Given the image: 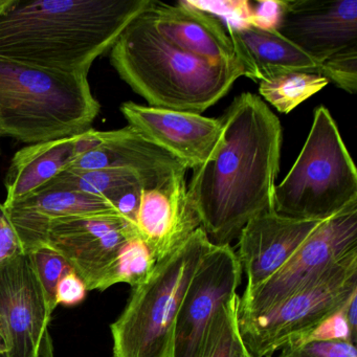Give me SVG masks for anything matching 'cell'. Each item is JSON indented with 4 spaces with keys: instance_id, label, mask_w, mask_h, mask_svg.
I'll return each instance as SVG.
<instances>
[{
    "instance_id": "3",
    "label": "cell",
    "mask_w": 357,
    "mask_h": 357,
    "mask_svg": "<svg viewBox=\"0 0 357 357\" xmlns=\"http://www.w3.org/2000/svg\"><path fill=\"white\" fill-rule=\"evenodd\" d=\"M148 8L109 52L120 78L150 107L202 114L246 77L241 61L214 66L175 47L156 31Z\"/></svg>"
},
{
    "instance_id": "22",
    "label": "cell",
    "mask_w": 357,
    "mask_h": 357,
    "mask_svg": "<svg viewBox=\"0 0 357 357\" xmlns=\"http://www.w3.org/2000/svg\"><path fill=\"white\" fill-rule=\"evenodd\" d=\"M328 84L329 81L319 74L289 72L261 80L259 93L277 112L287 114Z\"/></svg>"
},
{
    "instance_id": "8",
    "label": "cell",
    "mask_w": 357,
    "mask_h": 357,
    "mask_svg": "<svg viewBox=\"0 0 357 357\" xmlns=\"http://www.w3.org/2000/svg\"><path fill=\"white\" fill-rule=\"evenodd\" d=\"M53 312L30 254L0 261L1 356L54 357Z\"/></svg>"
},
{
    "instance_id": "23",
    "label": "cell",
    "mask_w": 357,
    "mask_h": 357,
    "mask_svg": "<svg viewBox=\"0 0 357 357\" xmlns=\"http://www.w3.org/2000/svg\"><path fill=\"white\" fill-rule=\"evenodd\" d=\"M240 296H231L217 309L208 326L202 357H231L239 336Z\"/></svg>"
},
{
    "instance_id": "24",
    "label": "cell",
    "mask_w": 357,
    "mask_h": 357,
    "mask_svg": "<svg viewBox=\"0 0 357 357\" xmlns=\"http://www.w3.org/2000/svg\"><path fill=\"white\" fill-rule=\"evenodd\" d=\"M149 246L139 236L131 238L119 254L116 266V284H129L132 288L143 284L158 263Z\"/></svg>"
},
{
    "instance_id": "10",
    "label": "cell",
    "mask_w": 357,
    "mask_h": 357,
    "mask_svg": "<svg viewBox=\"0 0 357 357\" xmlns=\"http://www.w3.org/2000/svg\"><path fill=\"white\" fill-rule=\"evenodd\" d=\"M137 236V227L119 215L72 217L50 225L43 248L60 255L87 290L104 291L116 285L119 254Z\"/></svg>"
},
{
    "instance_id": "4",
    "label": "cell",
    "mask_w": 357,
    "mask_h": 357,
    "mask_svg": "<svg viewBox=\"0 0 357 357\" xmlns=\"http://www.w3.org/2000/svg\"><path fill=\"white\" fill-rule=\"evenodd\" d=\"M100 109L87 75L0 57V137L33 145L81 135Z\"/></svg>"
},
{
    "instance_id": "28",
    "label": "cell",
    "mask_w": 357,
    "mask_h": 357,
    "mask_svg": "<svg viewBox=\"0 0 357 357\" xmlns=\"http://www.w3.org/2000/svg\"><path fill=\"white\" fill-rule=\"evenodd\" d=\"M192 7L218 17L223 24L235 29L252 26V6L250 1H198L187 0Z\"/></svg>"
},
{
    "instance_id": "35",
    "label": "cell",
    "mask_w": 357,
    "mask_h": 357,
    "mask_svg": "<svg viewBox=\"0 0 357 357\" xmlns=\"http://www.w3.org/2000/svg\"><path fill=\"white\" fill-rule=\"evenodd\" d=\"M0 357H3V356H1V353H0Z\"/></svg>"
},
{
    "instance_id": "31",
    "label": "cell",
    "mask_w": 357,
    "mask_h": 357,
    "mask_svg": "<svg viewBox=\"0 0 357 357\" xmlns=\"http://www.w3.org/2000/svg\"><path fill=\"white\" fill-rule=\"evenodd\" d=\"M252 26L262 30H277L284 11V1L262 0L252 7Z\"/></svg>"
},
{
    "instance_id": "7",
    "label": "cell",
    "mask_w": 357,
    "mask_h": 357,
    "mask_svg": "<svg viewBox=\"0 0 357 357\" xmlns=\"http://www.w3.org/2000/svg\"><path fill=\"white\" fill-rule=\"evenodd\" d=\"M356 289L354 252L273 308L239 319L242 342L255 357H269L342 308Z\"/></svg>"
},
{
    "instance_id": "19",
    "label": "cell",
    "mask_w": 357,
    "mask_h": 357,
    "mask_svg": "<svg viewBox=\"0 0 357 357\" xmlns=\"http://www.w3.org/2000/svg\"><path fill=\"white\" fill-rule=\"evenodd\" d=\"M99 131L85 132L63 139L33 144L16 152L5 178L6 202L9 206L47 185L82 154L98 144Z\"/></svg>"
},
{
    "instance_id": "14",
    "label": "cell",
    "mask_w": 357,
    "mask_h": 357,
    "mask_svg": "<svg viewBox=\"0 0 357 357\" xmlns=\"http://www.w3.org/2000/svg\"><path fill=\"white\" fill-rule=\"evenodd\" d=\"M325 220L263 213L246 223L238 237L237 257L248 279L243 294L268 281Z\"/></svg>"
},
{
    "instance_id": "26",
    "label": "cell",
    "mask_w": 357,
    "mask_h": 357,
    "mask_svg": "<svg viewBox=\"0 0 357 357\" xmlns=\"http://www.w3.org/2000/svg\"><path fill=\"white\" fill-rule=\"evenodd\" d=\"M347 302L333 314L329 315L310 329L305 331L304 333L296 336L294 340H290L286 346H296V344H305V342H321V340H347V342L356 344L357 337L353 335L350 327L347 323Z\"/></svg>"
},
{
    "instance_id": "21",
    "label": "cell",
    "mask_w": 357,
    "mask_h": 357,
    "mask_svg": "<svg viewBox=\"0 0 357 357\" xmlns=\"http://www.w3.org/2000/svg\"><path fill=\"white\" fill-rule=\"evenodd\" d=\"M147 185L141 175L125 169L99 170H66L37 191H74L96 197L114 200L128 190ZM36 191V192H37Z\"/></svg>"
},
{
    "instance_id": "29",
    "label": "cell",
    "mask_w": 357,
    "mask_h": 357,
    "mask_svg": "<svg viewBox=\"0 0 357 357\" xmlns=\"http://www.w3.org/2000/svg\"><path fill=\"white\" fill-rule=\"evenodd\" d=\"M277 357H357V349L347 340H321L283 347Z\"/></svg>"
},
{
    "instance_id": "20",
    "label": "cell",
    "mask_w": 357,
    "mask_h": 357,
    "mask_svg": "<svg viewBox=\"0 0 357 357\" xmlns=\"http://www.w3.org/2000/svg\"><path fill=\"white\" fill-rule=\"evenodd\" d=\"M233 41L236 55L243 64L246 77L263 79L289 72L319 74L321 62L296 47L277 30L255 26L235 29L225 24Z\"/></svg>"
},
{
    "instance_id": "5",
    "label": "cell",
    "mask_w": 357,
    "mask_h": 357,
    "mask_svg": "<svg viewBox=\"0 0 357 357\" xmlns=\"http://www.w3.org/2000/svg\"><path fill=\"white\" fill-rule=\"evenodd\" d=\"M213 243L202 227L150 277L133 288L119 319L110 326L114 357H169L173 326L188 287Z\"/></svg>"
},
{
    "instance_id": "1",
    "label": "cell",
    "mask_w": 357,
    "mask_h": 357,
    "mask_svg": "<svg viewBox=\"0 0 357 357\" xmlns=\"http://www.w3.org/2000/svg\"><path fill=\"white\" fill-rule=\"evenodd\" d=\"M220 120L218 147L194 169L188 192L210 241L227 245L248 221L275 211L283 129L265 101L252 93L236 97Z\"/></svg>"
},
{
    "instance_id": "9",
    "label": "cell",
    "mask_w": 357,
    "mask_h": 357,
    "mask_svg": "<svg viewBox=\"0 0 357 357\" xmlns=\"http://www.w3.org/2000/svg\"><path fill=\"white\" fill-rule=\"evenodd\" d=\"M357 252V202L326 219L268 281L240 298L239 319L260 314Z\"/></svg>"
},
{
    "instance_id": "33",
    "label": "cell",
    "mask_w": 357,
    "mask_h": 357,
    "mask_svg": "<svg viewBox=\"0 0 357 357\" xmlns=\"http://www.w3.org/2000/svg\"><path fill=\"white\" fill-rule=\"evenodd\" d=\"M346 319L353 335L357 337V289L353 291L346 304Z\"/></svg>"
},
{
    "instance_id": "25",
    "label": "cell",
    "mask_w": 357,
    "mask_h": 357,
    "mask_svg": "<svg viewBox=\"0 0 357 357\" xmlns=\"http://www.w3.org/2000/svg\"><path fill=\"white\" fill-rule=\"evenodd\" d=\"M319 75L338 89L354 95L357 91V47L335 54L321 62Z\"/></svg>"
},
{
    "instance_id": "17",
    "label": "cell",
    "mask_w": 357,
    "mask_h": 357,
    "mask_svg": "<svg viewBox=\"0 0 357 357\" xmlns=\"http://www.w3.org/2000/svg\"><path fill=\"white\" fill-rule=\"evenodd\" d=\"M148 12L156 31L178 49L214 66L240 61L225 24L187 0L173 5L151 0Z\"/></svg>"
},
{
    "instance_id": "2",
    "label": "cell",
    "mask_w": 357,
    "mask_h": 357,
    "mask_svg": "<svg viewBox=\"0 0 357 357\" xmlns=\"http://www.w3.org/2000/svg\"><path fill=\"white\" fill-rule=\"evenodd\" d=\"M151 0H0V57L89 75Z\"/></svg>"
},
{
    "instance_id": "16",
    "label": "cell",
    "mask_w": 357,
    "mask_h": 357,
    "mask_svg": "<svg viewBox=\"0 0 357 357\" xmlns=\"http://www.w3.org/2000/svg\"><path fill=\"white\" fill-rule=\"evenodd\" d=\"M3 206L24 254L45 245L54 221L72 217L121 216L110 200L74 191H37Z\"/></svg>"
},
{
    "instance_id": "32",
    "label": "cell",
    "mask_w": 357,
    "mask_h": 357,
    "mask_svg": "<svg viewBox=\"0 0 357 357\" xmlns=\"http://www.w3.org/2000/svg\"><path fill=\"white\" fill-rule=\"evenodd\" d=\"M20 252L22 250L20 242L6 217L3 204H0V261Z\"/></svg>"
},
{
    "instance_id": "27",
    "label": "cell",
    "mask_w": 357,
    "mask_h": 357,
    "mask_svg": "<svg viewBox=\"0 0 357 357\" xmlns=\"http://www.w3.org/2000/svg\"><path fill=\"white\" fill-rule=\"evenodd\" d=\"M30 255L34 260L41 283L47 292L50 306L54 311L57 308L56 287L58 282L66 273L73 269L60 255L50 248H38Z\"/></svg>"
},
{
    "instance_id": "13",
    "label": "cell",
    "mask_w": 357,
    "mask_h": 357,
    "mask_svg": "<svg viewBox=\"0 0 357 357\" xmlns=\"http://www.w3.org/2000/svg\"><path fill=\"white\" fill-rule=\"evenodd\" d=\"M280 34L319 62L357 47V0H284Z\"/></svg>"
},
{
    "instance_id": "34",
    "label": "cell",
    "mask_w": 357,
    "mask_h": 357,
    "mask_svg": "<svg viewBox=\"0 0 357 357\" xmlns=\"http://www.w3.org/2000/svg\"><path fill=\"white\" fill-rule=\"evenodd\" d=\"M231 357H255L254 355L250 354V351L246 349L245 344L242 342L240 333L237 340H236L235 344H234Z\"/></svg>"
},
{
    "instance_id": "12",
    "label": "cell",
    "mask_w": 357,
    "mask_h": 357,
    "mask_svg": "<svg viewBox=\"0 0 357 357\" xmlns=\"http://www.w3.org/2000/svg\"><path fill=\"white\" fill-rule=\"evenodd\" d=\"M121 112L129 126L160 149L176 158L185 168L206 164L220 142V118H206L194 112L160 109L126 102Z\"/></svg>"
},
{
    "instance_id": "6",
    "label": "cell",
    "mask_w": 357,
    "mask_h": 357,
    "mask_svg": "<svg viewBox=\"0 0 357 357\" xmlns=\"http://www.w3.org/2000/svg\"><path fill=\"white\" fill-rule=\"evenodd\" d=\"M357 202V171L335 120L325 106L313 114L308 137L285 178L275 185V212L326 220Z\"/></svg>"
},
{
    "instance_id": "15",
    "label": "cell",
    "mask_w": 357,
    "mask_h": 357,
    "mask_svg": "<svg viewBox=\"0 0 357 357\" xmlns=\"http://www.w3.org/2000/svg\"><path fill=\"white\" fill-rule=\"evenodd\" d=\"M185 173L187 169H181L160 185L141 192L135 225L158 261L176 252L202 227Z\"/></svg>"
},
{
    "instance_id": "30",
    "label": "cell",
    "mask_w": 357,
    "mask_h": 357,
    "mask_svg": "<svg viewBox=\"0 0 357 357\" xmlns=\"http://www.w3.org/2000/svg\"><path fill=\"white\" fill-rule=\"evenodd\" d=\"M86 286L74 271H68L58 282L56 287V304L57 306H76L86 298Z\"/></svg>"
},
{
    "instance_id": "18",
    "label": "cell",
    "mask_w": 357,
    "mask_h": 357,
    "mask_svg": "<svg viewBox=\"0 0 357 357\" xmlns=\"http://www.w3.org/2000/svg\"><path fill=\"white\" fill-rule=\"evenodd\" d=\"M99 169L135 171L146 181V189H149L187 168L128 125L118 130L99 131L97 146L77 158L66 170Z\"/></svg>"
},
{
    "instance_id": "11",
    "label": "cell",
    "mask_w": 357,
    "mask_h": 357,
    "mask_svg": "<svg viewBox=\"0 0 357 357\" xmlns=\"http://www.w3.org/2000/svg\"><path fill=\"white\" fill-rule=\"evenodd\" d=\"M242 273L237 254L229 244H213L175 317L169 357H202L211 321L218 307L237 294Z\"/></svg>"
}]
</instances>
